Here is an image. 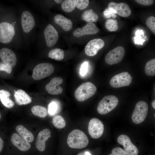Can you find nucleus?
Masks as SVG:
<instances>
[{"label": "nucleus", "instance_id": "1", "mask_svg": "<svg viewBox=\"0 0 155 155\" xmlns=\"http://www.w3.org/2000/svg\"><path fill=\"white\" fill-rule=\"evenodd\" d=\"M67 143L71 148L82 149L87 146L89 140L83 131L76 129L72 131L68 135Z\"/></svg>", "mask_w": 155, "mask_h": 155}, {"label": "nucleus", "instance_id": "2", "mask_svg": "<svg viewBox=\"0 0 155 155\" xmlns=\"http://www.w3.org/2000/svg\"><path fill=\"white\" fill-rule=\"evenodd\" d=\"M97 90L95 86L90 82L83 83L75 90L74 96L78 101H84L93 96Z\"/></svg>", "mask_w": 155, "mask_h": 155}, {"label": "nucleus", "instance_id": "3", "mask_svg": "<svg viewBox=\"0 0 155 155\" xmlns=\"http://www.w3.org/2000/svg\"><path fill=\"white\" fill-rule=\"evenodd\" d=\"M118 102V99L115 96H106L99 102L97 107V111L101 115L106 114L115 108Z\"/></svg>", "mask_w": 155, "mask_h": 155}, {"label": "nucleus", "instance_id": "4", "mask_svg": "<svg viewBox=\"0 0 155 155\" xmlns=\"http://www.w3.org/2000/svg\"><path fill=\"white\" fill-rule=\"evenodd\" d=\"M54 71V67L51 64L48 63H39L34 68L32 78L35 80H41L51 75Z\"/></svg>", "mask_w": 155, "mask_h": 155}, {"label": "nucleus", "instance_id": "5", "mask_svg": "<svg viewBox=\"0 0 155 155\" xmlns=\"http://www.w3.org/2000/svg\"><path fill=\"white\" fill-rule=\"evenodd\" d=\"M148 108V104L145 102L140 101L137 102L132 115V121L136 124L142 122L146 117Z\"/></svg>", "mask_w": 155, "mask_h": 155}, {"label": "nucleus", "instance_id": "6", "mask_svg": "<svg viewBox=\"0 0 155 155\" xmlns=\"http://www.w3.org/2000/svg\"><path fill=\"white\" fill-rule=\"evenodd\" d=\"M15 34L14 26L7 22L0 23V42L7 43L12 40Z\"/></svg>", "mask_w": 155, "mask_h": 155}, {"label": "nucleus", "instance_id": "7", "mask_svg": "<svg viewBox=\"0 0 155 155\" xmlns=\"http://www.w3.org/2000/svg\"><path fill=\"white\" fill-rule=\"evenodd\" d=\"M132 78L127 72H124L116 75L111 79L110 84L111 86L119 88L128 86L131 83Z\"/></svg>", "mask_w": 155, "mask_h": 155}, {"label": "nucleus", "instance_id": "8", "mask_svg": "<svg viewBox=\"0 0 155 155\" xmlns=\"http://www.w3.org/2000/svg\"><path fill=\"white\" fill-rule=\"evenodd\" d=\"M125 53V49L123 47L117 46L106 54L105 57V61L110 65L118 63L123 58Z\"/></svg>", "mask_w": 155, "mask_h": 155}, {"label": "nucleus", "instance_id": "9", "mask_svg": "<svg viewBox=\"0 0 155 155\" xmlns=\"http://www.w3.org/2000/svg\"><path fill=\"white\" fill-rule=\"evenodd\" d=\"M88 0H65L63 1L61 5L62 9L66 12H70L75 7L80 10L86 8L89 5Z\"/></svg>", "mask_w": 155, "mask_h": 155}, {"label": "nucleus", "instance_id": "10", "mask_svg": "<svg viewBox=\"0 0 155 155\" xmlns=\"http://www.w3.org/2000/svg\"><path fill=\"white\" fill-rule=\"evenodd\" d=\"M88 129L89 134L91 137L97 139L103 134L104 126L102 122L99 119L93 118L89 122Z\"/></svg>", "mask_w": 155, "mask_h": 155}, {"label": "nucleus", "instance_id": "11", "mask_svg": "<svg viewBox=\"0 0 155 155\" xmlns=\"http://www.w3.org/2000/svg\"><path fill=\"white\" fill-rule=\"evenodd\" d=\"M108 9L112 13L117 14L123 17H127L130 15L131 10L129 6L126 3H117L111 2L108 5Z\"/></svg>", "mask_w": 155, "mask_h": 155}, {"label": "nucleus", "instance_id": "12", "mask_svg": "<svg viewBox=\"0 0 155 155\" xmlns=\"http://www.w3.org/2000/svg\"><path fill=\"white\" fill-rule=\"evenodd\" d=\"M118 142L123 146L124 150L129 155H137L138 150L131 142L129 137L126 135L122 134L117 139Z\"/></svg>", "mask_w": 155, "mask_h": 155}, {"label": "nucleus", "instance_id": "13", "mask_svg": "<svg viewBox=\"0 0 155 155\" xmlns=\"http://www.w3.org/2000/svg\"><path fill=\"white\" fill-rule=\"evenodd\" d=\"M104 45V41L100 38H96L90 40L86 45L85 48L86 54L89 56L96 54L98 51Z\"/></svg>", "mask_w": 155, "mask_h": 155}, {"label": "nucleus", "instance_id": "14", "mask_svg": "<svg viewBox=\"0 0 155 155\" xmlns=\"http://www.w3.org/2000/svg\"><path fill=\"white\" fill-rule=\"evenodd\" d=\"M0 57L4 63L11 67L15 66L16 64L15 54L8 48H3L0 50Z\"/></svg>", "mask_w": 155, "mask_h": 155}, {"label": "nucleus", "instance_id": "15", "mask_svg": "<svg viewBox=\"0 0 155 155\" xmlns=\"http://www.w3.org/2000/svg\"><path fill=\"white\" fill-rule=\"evenodd\" d=\"M44 36L47 46L51 47L57 42L59 37L58 33L52 25L48 24L44 29Z\"/></svg>", "mask_w": 155, "mask_h": 155}, {"label": "nucleus", "instance_id": "16", "mask_svg": "<svg viewBox=\"0 0 155 155\" xmlns=\"http://www.w3.org/2000/svg\"><path fill=\"white\" fill-rule=\"evenodd\" d=\"M63 80L61 77H54L45 86V89L51 94L57 95L61 93L62 88L59 86L63 82Z\"/></svg>", "mask_w": 155, "mask_h": 155}, {"label": "nucleus", "instance_id": "17", "mask_svg": "<svg viewBox=\"0 0 155 155\" xmlns=\"http://www.w3.org/2000/svg\"><path fill=\"white\" fill-rule=\"evenodd\" d=\"M21 23L23 31L26 33L29 32L34 27L35 22L33 16L29 11H24L21 16Z\"/></svg>", "mask_w": 155, "mask_h": 155}, {"label": "nucleus", "instance_id": "18", "mask_svg": "<svg viewBox=\"0 0 155 155\" xmlns=\"http://www.w3.org/2000/svg\"><path fill=\"white\" fill-rule=\"evenodd\" d=\"M99 29L93 23H88L82 28H78L73 32L75 36L79 37L86 35H92L98 33Z\"/></svg>", "mask_w": 155, "mask_h": 155}, {"label": "nucleus", "instance_id": "19", "mask_svg": "<svg viewBox=\"0 0 155 155\" xmlns=\"http://www.w3.org/2000/svg\"><path fill=\"white\" fill-rule=\"evenodd\" d=\"M51 131L48 129H45L39 133L37 137L35 145L36 147L39 151H44L45 148V142L51 136Z\"/></svg>", "mask_w": 155, "mask_h": 155}, {"label": "nucleus", "instance_id": "20", "mask_svg": "<svg viewBox=\"0 0 155 155\" xmlns=\"http://www.w3.org/2000/svg\"><path fill=\"white\" fill-rule=\"evenodd\" d=\"M11 139L12 144L21 151H26L31 147L30 144L29 142L16 133H14L12 134Z\"/></svg>", "mask_w": 155, "mask_h": 155}, {"label": "nucleus", "instance_id": "21", "mask_svg": "<svg viewBox=\"0 0 155 155\" xmlns=\"http://www.w3.org/2000/svg\"><path fill=\"white\" fill-rule=\"evenodd\" d=\"M55 23L60 26L63 30L69 31L73 28V23L71 20L61 14L56 15L54 18Z\"/></svg>", "mask_w": 155, "mask_h": 155}, {"label": "nucleus", "instance_id": "22", "mask_svg": "<svg viewBox=\"0 0 155 155\" xmlns=\"http://www.w3.org/2000/svg\"><path fill=\"white\" fill-rule=\"evenodd\" d=\"M14 97L16 103L19 105L27 104L32 101V98L29 95L21 89L15 90Z\"/></svg>", "mask_w": 155, "mask_h": 155}, {"label": "nucleus", "instance_id": "23", "mask_svg": "<svg viewBox=\"0 0 155 155\" xmlns=\"http://www.w3.org/2000/svg\"><path fill=\"white\" fill-rule=\"evenodd\" d=\"M16 129L20 136L26 142L30 143L34 140V137L33 134L23 125H18Z\"/></svg>", "mask_w": 155, "mask_h": 155}, {"label": "nucleus", "instance_id": "24", "mask_svg": "<svg viewBox=\"0 0 155 155\" xmlns=\"http://www.w3.org/2000/svg\"><path fill=\"white\" fill-rule=\"evenodd\" d=\"M10 94L8 91L3 90H0V99L3 104L6 107L11 108L13 107L14 104L9 98Z\"/></svg>", "mask_w": 155, "mask_h": 155}, {"label": "nucleus", "instance_id": "25", "mask_svg": "<svg viewBox=\"0 0 155 155\" xmlns=\"http://www.w3.org/2000/svg\"><path fill=\"white\" fill-rule=\"evenodd\" d=\"M82 18L88 23H93L98 20V17L92 9H90L84 12L82 15Z\"/></svg>", "mask_w": 155, "mask_h": 155}, {"label": "nucleus", "instance_id": "26", "mask_svg": "<svg viewBox=\"0 0 155 155\" xmlns=\"http://www.w3.org/2000/svg\"><path fill=\"white\" fill-rule=\"evenodd\" d=\"M31 110L34 115L40 118L45 117L47 115L46 108L41 106L34 105L32 107Z\"/></svg>", "mask_w": 155, "mask_h": 155}, {"label": "nucleus", "instance_id": "27", "mask_svg": "<svg viewBox=\"0 0 155 155\" xmlns=\"http://www.w3.org/2000/svg\"><path fill=\"white\" fill-rule=\"evenodd\" d=\"M64 53L63 50L56 48L51 50L48 54V57L56 60L60 61L64 58Z\"/></svg>", "mask_w": 155, "mask_h": 155}, {"label": "nucleus", "instance_id": "28", "mask_svg": "<svg viewBox=\"0 0 155 155\" xmlns=\"http://www.w3.org/2000/svg\"><path fill=\"white\" fill-rule=\"evenodd\" d=\"M146 74L149 76L155 75V59L150 60L146 63L144 69Z\"/></svg>", "mask_w": 155, "mask_h": 155}, {"label": "nucleus", "instance_id": "29", "mask_svg": "<svg viewBox=\"0 0 155 155\" xmlns=\"http://www.w3.org/2000/svg\"><path fill=\"white\" fill-rule=\"evenodd\" d=\"M52 123L54 126L58 129L63 128L66 125V122L64 119L60 115H57L54 117Z\"/></svg>", "mask_w": 155, "mask_h": 155}, {"label": "nucleus", "instance_id": "30", "mask_svg": "<svg viewBox=\"0 0 155 155\" xmlns=\"http://www.w3.org/2000/svg\"><path fill=\"white\" fill-rule=\"evenodd\" d=\"M105 26L106 28L110 32L116 31L118 28L117 22L115 19L107 20L105 22Z\"/></svg>", "mask_w": 155, "mask_h": 155}, {"label": "nucleus", "instance_id": "31", "mask_svg": "<svg viewBox=\"0 0 155 155\" xmlns=\"http://www.w3.org/2000/svg\"><path fill=\"white\" fill-rule=\"evenodd\" d=\"M147 26L154 34L155 33V18L153 16L149 17L146 21Z\"/></svg>", "mask_w": 155, "mask_h": 155}, {"label": "nucleus", "instance_id": "32", "mask_svg": "<svg viewBox=\"0 0 155 155\" xmlns=\"http://www.w3.org/2000/svg\"><path fill=\"white\" fill-rule=\"evenodd\" d=\"M58 108V104L56 102L53 101L49 104L48 112L51 115H54L57 112Z\"/></svg>", "mask_w": 155, "mask_h": 155}, {"label": "nucleus", "instance_id": "33", "mask_svg": "<svg viewBox=\"0 0 155 155\" xmlns=\"http://www.w3.org/2000/svg\"><path fill=\"white\" fill-rule=\"evenodd\" d=\"M109 155H129L123 149L116 147L113 149L111 153Z\"/></svg>", "mask_w": 155, "mask_h": 155}, {"label": "nucleus", "instance_id": "34", "mask_svg": "<svg viewBox=\"0 0 155 155\" xmlns=\"http://www.w3.org/2000/svg\"><path fill=\"white\" fill-rule=\"evenodd\" d=\"M136 36L134 37L135 42V44H143V43L145 41V40L141 39V35L144 34V32L142 30H137L135 32Z\"/></svg>", "mask_w": 155, "mask_h": 155}, {"label": "nucleus", "instance_id": "35", "mask_svg": "<svg viewBox=\"0 0 155 155\" xmlns=\"http://www.w3.org/2000/svg\"><path fill=\"white\" fill-rule=\"evenodd\" d=\"M88 63L87 62L84 63L82 65L80 69V74L82 76L85 75L88 70Z\"/></svg>", "mask_w": 155, "mask_h": 155}, {"label": "nucleus", "instance_id": "36", "mask_svg": "<svg viewBox=\"0 0 155 155\" xmlns=\"http://www.w3.org/2000/svg\"><path fill=\"white\" fill-rule=\"evenodd\" d=\"M12 70V67L2 63H0V71H5L7 73H10Z\"/></svg>", "mask_w": 155, "mask_h": 155}, {"label": "nucleus", "instance_id": "37", "mask_svg": "<svg viewBox=\"0 0 155 155\" xmlns=\"http://www.w3.org/2000/svg\"><path fill=\"white\" fill-rule=\"evenodd\" d=\"M135 1L138 3L145 6H149L154 3L153 0H135Z\"/></svg>", "mask_w": 155, "mask_h": 155}, {"label": "nucleus", "instance_id": "38", "mask_svg": "<svg viewBox=\"0 0 155 155\" xmlns=\"http://www.w3.org/2000/svg\"><path fill=\"white\" fill-rule=\"evenodd\" d=\"M113 13L111 12L108 9H106L104 12V14L106 18H109L112 16Z\"/></svg>", "mask_w": 155, "mask_h": 155}, {"label": "nucleus", "instance_id": "39", "mask_svg": "<svg viewBox=\"0 0 155 155\" xmlns=\"http://www.w3.org/2000/svg\"><path fill=\"white\" fill-rule=\"evenodd\" d=\"M3 145V142L2 138L0 137V153L2 150Z\"/></svg>", "mask_w": 155, "mask_h": 155}, {"label": "nucleus", "instance_id": "40", "mask_svg": "<svg viewBox=\"0 0 155 155\" xmlns=\"http://www.w3.org/2000/svg\"><path fill=\"white\" fill-rule=\"evenodd\" d=\"M63 1L61 0H55L54 1L56 3L59 4L62 3Z\"/></svg>", "mask_w": 155, "mask_h": 155}, {"label": "nucleus", "instance_id": "41", "mask_svg": "<svg viewBox=\"0 0 155 155\" xmlns=\"http://www.w3.org/2000/svg\"><path fill=\"white\" fill-rule=\"evenodd\" d=\"M152 105L153 107V108L155 109V100H153L152 103Z\"/></svg>", "mask_w": 155, "mask_h": 155}, {"label": "nucleus", "instance_id": "42", "mask_svg": "<svg viewBox=\"0 0 155 155\" xmlns=\"http://www.w3.org/2000/svg\"><path fill=\"white\" fill-rule=\"evenodd\" d=\"M112 16L113 18H115L116 17L117 15L113 13Z\"/></svg>", "mask_w": 155, "mask_h": 155}, {"label": "nucleus", "instance_id": "43", "mask_svg": "<svg viewBox=\"0 0 155 155\" xmlns=\"http://www.w3.org/2000/svg\"><path fill=\"white\" fill-rule=\"evenodd\" d=\"M1 113H0V119L1 118Z\"/></svg>", "mask_w": 155, "mask_h": 155}]
</instances>
